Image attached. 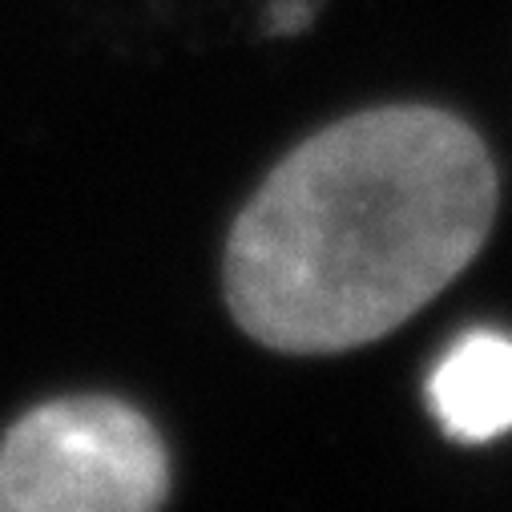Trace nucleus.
I'll return each instance as SVG.
<instances>
[{"label":"nucleus","instance_id":"obj_3","mask_svg":"<svg viewBox=\"0 0 512 512\" xmlns=\"http://www.w3.org/2000/svg\"><path fill=\"white\" fill-rule=\"evenodd\" d=\"M428 404L460 444L512 432V339L500 331L460 335L428 375Z\"/></svg>","mask_w":512,"mask_h":512},{"label":"nucleus","instance_id":"obj_1","mask_svg":"<svg viewBox=\"0 0 512 512\" xmlns=\"http://www.w3.org/2000/svg\"><path fill=\"white\" fill-rule=\"evenodd\" d=\"M500 186L448 109L351 113L291 150L226 242V303L263 347H367L432 303L488 242Z\"/></svg>","mask_w":512,"mask_h":512},{"label":"nucleus","instance_id":"obj_2","mask_svg":"<svg viewBox=\"0 0 512 512\" xmlns=\"http://www.w3.org/2000/svg\"><path fill=\"white\" fill-rule=\"evenodd\" d=\"M166 492L162 436L109 396L41 404L0 440V512H158Z\"/></svg>","mask_w":512,"mask_h":512},{"label":"nucleus","instance_id":"obj_4","mask_svg":"<svg viewBox=\"0 0 512 512\" xmlns=\"http://www.w3.org/2000/svg\"><path fill=\"white\" fill-rule=\"evenodd\" d=\"M311 21V0H275L271 9V29L275 33H295Z\"/></svg>","mask_w":512,"mask_h":512}]
</instances>
